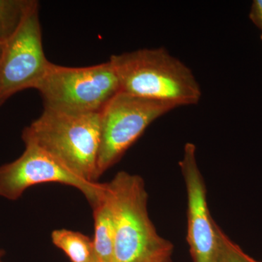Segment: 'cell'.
I'll list each match as a JSON object with an SVG mask.
<instances>
[{
  "mask_svg": "<svg viewBox=\"0 0 262 262\" xmlns=\"http://www.w3.org/2000/svg\"><path fill=\"white\" fill-rule=\"evenodd\" d=\"M106 187L115 222L113 262H159L171 256L173 244L150 220L144 179L120 171Z\"/></svg>",
  "mask_w": 262,
  "mask_h": 262,
  "instance_id": "1",
  "label": "cell"
},
{
  "mask_svg": "<svg viewBox=\"0 0 262 262\" xmlns=\"http://www.w3.org/2000/svg\"><path fill=\"white\" fill-rule=\"evenodd\" d=\"M100 134V113L44 108L41 116L24 128L22 139L24 144L42 149L77 177L96 182Z\"/></svg>",
  "mask_w": 262,
  "mask_h": 262,
  "instance_id": "2",
  "label": "cell"
},
{
  "mask_svg": "<svg viewBox=\"0 0 262 262\" xmlns=\"http://www.w3.org/2000/svg\"><path fill=\"white\" fill-rule=\"evenodd\" d=\"M110 61L122 92L179 107L195 104L201 99V87L192 70L165 48L113 55Z\"/></svg>",
  "mask_w": 262,
  "mask_h": 262,
  "instance_id": "3",
  "label": "cell"
},
{
  "mask_svg": "<svg viewBox=\"0 0 262 262\" xmlns=\"http://www.w3.org/2000/svg\"><path fill=\"white\" fill-rule=\"evenodd\" d=\"M36 89L45 108L75 113H100L121 91L113 63L67 67L50 63Z\"/></svg>",
  "mask_w": 262,
  "mask_h": 262,
  "instance_id": "4",
  "label": "cell"
},
{
  "mask_svg": "<svg viewBox=\"0 0 262 262\" xmlns=\"http://www.w3.org/2000/svg\"><path fill=\"white\" fill-rule=\"evenodd\" d=\"M179 107L120 91L100 113L101 134L97 160L99 178L119 161L150 124Z\"/></svg>",
  "mask_w": 262,
  "mask_h": 262,
  "instance_id": "5",
  "label": "cell"
},
{
  "mask_svg": "<svg viewBox=\"0 0 262 262\" xmlns=\"http://www.w3.org/2000/svg\"><path fill=\"white\" fill-rule=\"evenodd\" d=\"M50 63L43 51L39 4L34 1L14 34L3 46L0 106L20 91L36 89Z\"/></svg>",
  "mask_w": 262,
  "mask_h": 262,
  "instance_id": "6",
  "label": "cell"
},
{
  "mask_svg": "<svg viewBox=\"0 0 262 262\" xmlns=\"http://www.w3.org/2000/svg\"><path fill=\"white\" fill-rule=\"evenodd\" d=\"M23 154L0 166V196L16 201L28 188L38 184L58 183L80 190L91 206L101 198L106 185L89 182L62 166L42 149L25 144Z\"/></svg>",
  "mask_w": 262,
  "mask_h": 262,
  "instance_id": "7",
  "label": "cell"
},
{
  "mask_svg": "<svg viewBox=\"0 0 262 262\" xmlns=\"http://www.w3.org/2000/svg\"><path fill=\"white\" fill-rule=\"evenodd\" d=\"M179 167L187 191V239L193 262H215L219 226L208 208L206 184L196 162V146L192 143L184 146Z\"/></svg>",
  "mask_w": 262,
  "mask_h": 262,
  "instance_id": "8",
  "label": "cell"
},
{
  "mask_svg": "<svg viewBox=\"0 0 262 262\" xmlns=\"http://www.w3.org/2000/svg\"><path fill=\"white\" fill-rule=\"evenodd\" d=\"M102 196L93 205L94 219V241L97 262H113L115 248V222L108 198L107 187Z\"/></svg>",
  "mask_w": 262,
  "mask_h": 262,
  "instance_id": "9",
  "label": "cell"
},
{
  "mask_svg": "<svg viewBox=\"0 0 262 262\" xmlns=\"http://www.w3.org/2000/svg\"><path fill=\"white\" fill-rule=\"evenodd\" d=\"M51 239L72 262L96 261L94 241L89 236L70 229H56L52 232Z\"/></svg>",
  "mask_w": 262,
  "mask_h": 262,
  "instance_id": "10",
  "label": "cell"
},
{
  "mask_svg": "<svg viewBox=\"0 0 262 262\" xmlns=\"http://www.w3.org/2000/svg\"><path fill=\"white\" fill-rule=\"evenodd\" d=\"M33 0H0V42L4 44L21 23Z\"/></svg>",
  "mask_w": 262,
  "mask_h": 262,
  "instance_id": "11",
  "label": "cell"
},
{
  "mask_svg": "<svg viewBox=\"0 0 262 262\" xmlns=\"http://www.w3.org/2000/svg\"><path fill=\"white\" fill-rule=\"evenodd\" d=\"M219 246L215 262H260L248 256L219 227Z\"/></svg>",
  "mask_w": 262,
  "mask_h": 262,
  "instance_id": "12",
  "label": "cell"
},
{
  "mask_svg": "<svg viewBox=\"0 0 262 262\" xmlns=\"http://www.w3.org/2000/svg\"><path fill=\"white\" fill-rule=\"evenodd\" d=\"M249 17L251 21L259 29L262 40V0H254L253 2Z\"/></svg>",
  "mask_w": 262,
  "mask_h": 262,
  "instance_id": "13",
  "label": "cell"
},
{
  "mask_svg": "<svg viewBox=\"0 0 262 262\" xmlns=\"http://www.w3.org/2000/svg\"><path fill=\"white\" fill-rule=\"evenodd\" d=\"M159 262H173L172 261L171 256H169L168 258H164V259L162 260Z\"/></svg>",
  "mask_w": 262,
  "mask_h": 262,
  "instance_id": "14",
  "label": "cell"
},
{
  "mask_svg": "<svg viewBox=\"0 0 262 262\" xmlns=\"http://www.w3.org/2000/svg\"><path fill=\"white\" fill-rule=\"evenodd\" d=\"M3 43L0 42V56H1L2 49H3Z\"/></svg>",
  "mask_w": 262,
  "mask_h": 262,
  "instance_id": "15",
  "label": "cell"
},
{
  "mask_svg": "<svg viewBox=\"0 0 262 262\" xmlns=\"http://www.w3.org/2000/svg\"><path fill=\"white\" fill-rule=\"evenodd\" d=\"M3 256V253H2L1 251H0V262H2L1 257Z\"/></svg>",
  "mask_w": 262,
  "mask_h": 262,
  "instance_id": "16",
  "label": "cell"
},
{
  "mask_svg": "<svg viewBox=\"0 0 262 262\" xmlns=\"http://www.w3.org/2000/svg\"><path fill=\"white\" fill-rule=\"evenodd\" d=\"M96 262H97V261H96Z\"/></svg>",
  "mask_w": 262,
  "mask_h": 262,
  "instance_id": "17",
  "label": "cell"
}]
</instances>
